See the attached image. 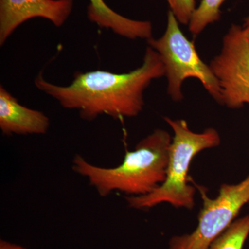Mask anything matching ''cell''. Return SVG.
<instances>
[{
  "label": "cell",
  "instance_id": "cell-5",
  "mask_svg": "<svg viewBox=\"0 0 249 249\" xmlns=\"http://www.w3.org/2000/svg\"><path fill=\"white\" fill-rule=\"evenodd\" d=\"M196 187L203 202L197 226L191 233L171 237L168 249H209L249 202V175L236 184L223 183L215 198L208 196L202 187Z\"/></svg>",
  "mask_w": 249,
  "mask_h": 249
},
{
  "label": "cell",
  "instance_id": "cell-3",
  "mask_svg": "<svg viewBox=\"0 0 249 249\" xmlns=\"http://www.w3.org/2000/svg\"><path fill=\"white\" fill-rule=\"evenodd\" d=\"M164 119L174 132L165 181L145 196H126L125 200L132 209H149L167 203L177 209H193L196 188L188 182L192 161L199 152L220 145V136L215 129L208 128L196 133L183 119Z\"/></svg>",
  "mask_w": 249,
  "mask_h": 249
},
{
  "label": "cell",
  "instance_id": "cell-10",
  "mask_svg": "<svg viewBox=\"0 0 249 249\" xmlns=\"http://www.w3.org/2000/svg\"><path fill=\"white\" fill-rule=\"evenodd\" d=\"M249 235V215L235 219L208 249H243Z\"/></svg>",
  "mask_w": 249,
  "mask_h": 249
},
{
  "label": "cell",
  "instance_id": "cell-14",
  "mask_svg": "<svg viewBox=\"0 0 249 249\" xmlns=\"http://www.w3.org/2000/svg\"><path fill=\"white\" fill-rule=\"evenodd\" d=\"M245 24H244V27H249V16L248 17L246 18L245 21Z\"/></svg>",
  "mask_w": 249,
  "mask_h": 249
},
{
  "label": "cell",
  "instance_id": "cell-12",
  "mask_svg": "<svg viewBox=\"0 0 249 249\" xmlns=\"http://www.w3.org/2000/svg\"><path fill=\"white\" fill-rule=\"evenodd\" d=\"M170 8L178 22L186 25L196 11V2L195 0H173Z\"/></svg>",
  "mask_w": 249,
  "mask_h": 249
},
{
  "label": "cell",
  "instance_id": "cell-9",
  "mask_svg": "<svg viewBox=\"0 0 249 249\" xmlns=\"http://www.w3.org/2000/svg\"><path fill=\"white\" fill-rule=\"evenodd\" d=\"M88 17L98 27L110 29L117 35L126 38L147 40L152 37L151 22L124 17L109 7L104 0H89Z\"/></svg>",
  "mask_w": 249,
  "mask_h": 249
},
{
  "label": "cell",
  "instance_id": "cell-6",
  "mask_svg": "<svg viewBox=\"0 0 249 249\" xmlns=\"http://www.w3.org/2000/svg\"><path fill=\"white\" fill-rule=\"evenodd\" d=\"M209 66L219 81L222 105L236 109L249 103V26L232 24Z\"/></svg>",
  "mask_w": 249,
  "mask_h": 249
},
{
  "label": "cell",
  "instance_id": "cell-4",
  "mask_svg": "<svg viewBox=\"0 0 249 249\" xmlns=\"http://www.w3.org/2000/svg\"><path fill=\"white\" fill-rule=\"evenodd\" d=\"M147 42L160 54L164 65L165 76L168 80V92L173 101L183 99L181 88L184 80L195 78L222 105V91L217 77L211 67L199 58L194 43L183 34L171 10L168 11L165 34L159 39L152 37Z\"/></svg>",
  "mask_w": 249,
  "mask_h": 249
},
{
  "label": "cell",
  "instance_id": "cell-1",
  "mask_svg": "<svg viewBox=\"0 0 249 249\" xmlns=\"http://www.w3.org/2000/svg\"><path fill=\"white\" fill-rule=\"evenodd\" d=\"M163 76L165 70L160 55L149 46L142 66L128 73L78 71L67 86L51 83L40 73L34 83L62 107L75 109L82 119L91 121L101 115L115 119L138 116L143 109L144 91L152 80Z\"/></svg>",
  "mask_w": 249,
  "mask_h": 249
},
{
  "label": "cell",
  "instance_id": "cell-16",
  "mask_svg": "<svg viewBox=\"0 0 249 249\" xmlns=\"http://www.w3.org/2000/svg\"><path fill=\"white\" fill-rule=\"evenodd\" d=\"M248 204L249 205V204Z\"/></svg>",
  "mask_w": 249,
  "mask_h": 249
},
{
  "label": "cell",
  "instance_id": "cell-7",
  "mask_svg": "<svg viewBox=\"0 0 249 249\" xmlns=\"http://www.w3.org/2000/svg\"><path fill=\"white\" fill-rule=\"evenodd\" d=\"M73 6V0H0V45L33 18H44L55 27H61Z\"/></svg>",
  "mask_w": 249,
  "mask_h": 249
},
{
  "label": "cell",
  "instance_id": "cell-8",
  "mask_svg": "<svg viewBox=\"0 0 249 249\" xmlns=\"http://www.w3.org/2000/svg\"><path fill=\"white\" fill-rule=\"evenodd\" d=\"M50 126L43 112L25 107L0 87V129L5 135L45 134Z\"/></svg>",
  "mask_w": 249,
  "mask_h": 249
},
{
  "label": "cell",
  "instance_id": "cell-13",
  "mask_svg": "<svg viewBox=\"0 0 249 249\" xmlns=\"http://www.w3.org/2000/svg\"><path fill=\"white\" fill-rule=\"evenodd\" d=\"M0 249H29L18 244L4 240H0Z\"/></svg>",
  "mask_w": 249,
  "mask_h": 249
},
{
  "label": "cell",
  "instance_id": "cell-11",
  "mask_svg": "<svg viewBox=\"0 0 249 249\" xmlns=\"http://www.w3.org/2000/svg\"><path fill=\"white\" fill-rule=\"evenodd\" d=\"M226 0H201L189 23V30L195 36L199 35L210 24L220 19V8Z\"/></svg>",
  "mask_w": 249,
  "mask_h": 249
},
{
  "label": "cell",
  "instance_id": "cell-15",
  "mask_svg": "<svg viewBox=\"0 0 249 249\" xmlns=\"http://www.w3.org/2000/svg\"><path fill=\"white\" fill-rule=\"evenodd\" d=\"M168 1V4H169V6L171 5L172 2H173V0H167Z\"/></svg>",
  "mask_w": 249,
  "mask_h": 249
},
{
  "label": "cell",
  "instance_id": "cell-2",
  "mask_svg": "<svg viewBox=\"0 0 249 249\" xmlns=\"http://www.w3.org/2000/svg\"><path fill=\"white\" fill-rule=\"evenodd\" d=\"M172 141L167 131L155 129L133 150H127L122 163L117 166H96L76 155L72 168L86 178L100 196H107L115 191L127 196H145L165 181Z\"/></svg>",
  "mask_w": 249,
  "mask_h": 249
}]
</instances>
